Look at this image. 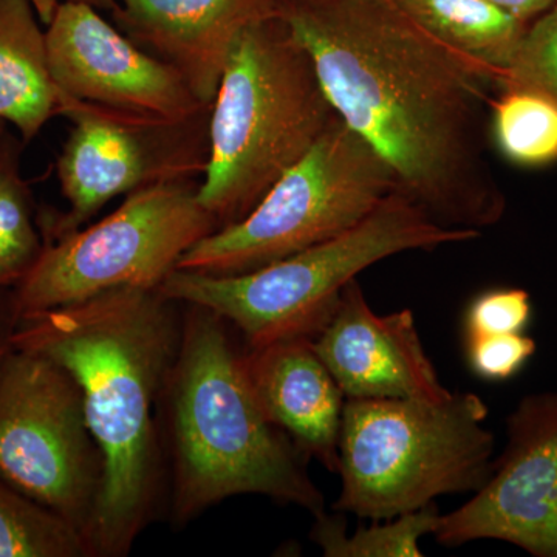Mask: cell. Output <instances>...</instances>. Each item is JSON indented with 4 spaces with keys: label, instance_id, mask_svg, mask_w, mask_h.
I'll return each instance as SVG.
<instances>
[{
    "label": "cell",
    "instance_id": "cell-17",
    "mask_svg": "<svg viewBox=\"0 0 557 557\" xmlns=\"http://www.w3.org/2000/svg\"><path fill=\"white\" fill-rule=\"evenodd\" d=\"M394 2L432 38L474 61L496 81L507 69L530 24L498 9L490 0Z\"/></svg>",
    "mask_w": 557,
    "mask_h": 557
},
{
    "label": "cell",
    "instance_id": "cell-2",
    "mask_svg": "<svg viewBox=\"0 0 557 557\" xmlns=\"http://www.w3.org/2000/svg\"><path fill=\"white\" fill-rule=\"evenodd\" d=\"M177 302L123 288L21 317L13 346L67 370L102 458L89 530L94 557H123L156 512L161 448L156 409L182 336Z\"/></svg>",
    "mask_w": 557,
    "mask_h": 557
},
{
    "label": "cell",
    "instance_id": "cell-15",
    "mask_svg": "<svg viewBox=\"0 0 557 557\" xmlns=\"http://www.w3.org/2000/svg\"><path fill=\"white\" fill-rule=\"evenodd\" d=\"M244 369L260 409L309 460L338 471L346 395L313 339L292 338L244 348Z\"/></svg>",
    "mask_w": 557,
    "mask_h": 557
},
{
    "label": "cell",
    "instance_id": "cell-21",
    "mask_svg": "<svg viewBox=\"0 0 557 557\" xmlns=\"http://www.w3.org/2000/svg\"><path fill=\"white\" fill-rule=\"evenodd\" d=\"M491 134L507 160L541 168L557 161V104L527 90H500L491 106Z\"/></svg>",
    "mask_w": 557,
    "mask_h": 557
},
{
    "label": "cell",
    "instance_id": "cell-6",
    "mask_svg": "<svg viewBox=\"0 0 557 557\" xmlns=\"http://www.w3.org/2000/svg\"><path fill=\"white\" fill-rule=\"evenodd\" d=\"M487 416L471 392H450L442 401L346 399L333 509L387 520L442 496L475 493L493 469Z\"/></svg>",
    "mask_w": 557,
    "mask_h": 557
},
{
    "label": "cell",
    "instance_id": "cell-5",
    "mask_svg": "<svg viewBox=\"0 0 557 557\" xmlns=\"http://www.w3.org/2000/svg\"><path fill=\"white\" fill-rule=\"evenodd\" d=\"M480 236L479 231L440 225L397 188L333 239L237 276L175 270L160 292L177 304L225 319L248 348L282 339H314L335 313L344 288L369 267L401 252L434 251Z\"/></svg>",
    "mask_w": 557,
    "mask_h": 557
},
{
    "label": "cell",
    "instance_id": "cell-10",
    "mask_svg": "<svg viewBox=\"0 0 557 557\" xmlns=\"http://www.w3.org/2000/svg\"><path fill=\"white\" fill-rule=\"evenodd\" d=\"M60 94V91H58ZM60 115L72 124L57 163L67 200L62 214H39L44 240L83 228L109 201L150 186L203 177L208 120L134 115L60 94Z\"/></svg>",
    "mask_w": 557,
    "mask_h": 557
},
{
    "label": "cell",
    "instance_id": "cell-9",
    "mask_svg": "<svg viewBox=\"0 0 557 557\" xmlns=\"http://www.w3.org/2000/svg\"><path fill=\"white\" fill-rule=\"evenodd\" d=\"M0 478L89 541L102 458L83 394L60 364L16 347L0 369Z\"/></svg>",
    "mask_w": 557,
    "mask_h": 557
},
{
    "label": "cell",
    "instance_id": "cell-19",
    "mask_svg": "<svg viewBox=\"0 0 557 557\" xmlns=\"http://www.w3.org/2000/svg\"><path fill=\"white\" fill-rule=\"evenodd\" d=\"M0 557H94V553L78 528L0 478Z\"/></svg>",
    "mask_w": 557,
    "mask_h": 557
},
{
    "label": "cell",
    "instance_id": "cell-28",
    "mask_svg": "<svg viewBox=\"0 0 557 557\" xmlns=\"http://www.w3.org/2000/svg\"><path fill=\"white\" fill-rule=\"evenodd\" d=\"M5 126V121L0 120V139H2L3 135L7 134Z\"/></svg>",
    "mask_w": 557,
    "mask_h": 557
},
{
    "label": "cell",
    "instance_id": "cell-16",
    "mask_svg": "<svg viewBox=\"0 0 557 557\" xmlns=\"http://www.w3.org/2000/svg\"><path fill=\"white\" fill-rule=\"evenodd\" d=\"M40 21L35 0H0V120L20 132L22 143L60 115Z\"/></svg>",
    "mask_w": 557,
    "mask_h": 557
},
{
    "label": "cell",
    "instance_id": "cell-3",
    "mask_svg": "<svg viewBox=\"0 0 557 557\" xmlns=\"http://www.w3.org/2000/svg\"><path fill=\"white\" fill-rule=\"evenodd\" d=\"M188 307L161 395L175 522H189L226 498L247 494L318 518L325 498L307 471L310 460L260 409L231 325L212 311Z\"/></svg>",
    "mask_w": 557,
    "mask_h": 557
},
{
    "label": "cell",
    "instance_id": "cell-22",
    "mask_svg": "<svg viewBox=\"0 0 557 557\" xmlns=\"http://www.w3.org/2000/svg\"><path fill=\"white\" fill-rule=\"evenodd\" d=\"M497 86L498 91H534L557 104V5L527 25Z\"/></svg>",
    "mask_w": 557,
    "mask_h": 557
},
{
    "label": "cell",
    "instance_id": "cell-7",
    "mask_svg": "<svg viewBox=\"0 0 557 557\" xmlns=\"http://www.w3.org/2000/svg\"><path fill=\"white\" fill-rule=\"evenodd\" d=\"M398 188L391 168L339 116L251 212L209 234L177 270L237 276L339 236Z\"/></svg>",
    "mask_w": 557,
    "mask_h": 557
},
{
    "label": "cell",
    "instance_id": "cell-13",
    "mask_svg": "<svg viewBox=\"0 0 557 557\" xmlns=\"http://www.w3.org/2000/svg\"><path fill=\"white\" fill-rule=\"evenodd\" d=\"M313 346L347 399L442 401L450 395L421 343L412 310L376 313L358 278L344 288Z\"/></svg>",
    "mask_w": 557,
    "mask_h": 557
},
{
    "label": "cell",
    "instance_id": "cell-11",
    "mask_svg": "<svg viewBox=\"0 0 557 557\" xmlns=\"http://www.w3.org/2000/svg\"><path fill=\"white\" fill-rule=\"evenodd\" d=\"M474 496L440 516L443 547L500 541L557 557V392L523 397L507 417V443Z\"/></svg>",
    "mask_w": 557,
    "mask_h": 557
},
{
    "label": "cell",
    "instance_id": "cell-4",
    "mask_svg": "<svg viewBox=\"0 0 557 557\" xmlns=\"http://www.w3.org/2000/svg\"><path fill=\"white\" fill-rule=\"evenodd\" d=\"M309 51L277 16L240 33L209 108L199 200L219 230L247 218L336 119Z\"/></svg>",
    "mask_w": 557,
    "mask_h": 557
},
{
    "label": "cell",
    "instance_id": "cell-18",
    "mask_svg": "<svg viewBox=\"0 0 557 557\" xmlns=\"http://www.w3.org/2000/svg\"><path fill=\"white\" fill-rule=\"evenodd\" d=\"M21 141L0 139V288H13L30 273L44 251L42 231L30 189L22 178Z\"/></svg>",
    "mask_w": 557,
    "mask_h": 557
},
{
    "label": "cell",
    "instance_id": "cell-23",
    "mask_svg": "<svg viewBox=\"0 0 557 557\" xmlns=\"http://www.w3.org/2000/svg\"><path fill=\"white\" fill-rule=\"evenodd\" d=\"M533 318L530 293L523 288H494L480 293L465 313V335L525 333Z\"/></svg>",
    "mask_w": 557,
    "mask_h": 557
},
{
    "label": "cell",
    "instance_id": "cell-24",
    "mask_svg": "<svg viewBox=\"0 0 557 557\" xmlns=\"http://www.w3.org/2000/svg\"><path fill=\"white\" fill-rule=\"evenodd\" d=\"M537 344L525 333L468 336L469 369L485 381L515 379L536 355Z\"/></svg>",
    "mask_w": 557,
    "mask_h": 557
},
{
    "label": "cell",
    "instance_id": "cell-25",
    "mask_svg": "<svg viewBox=\"0 0 557 557\" xmlns=\"http://www.w3.org/2000/svg\"><path fill=\"white\" fill-rule=\"evenodd\" d=\"M20 319L21 313L17 310L13 288H0V369L14 348L13 335Z\"/></svg>",
    "mask_w": 557,
    "mask_h": 557
},
{
    "label": "cell",
    "instance_id": "cell-27",
    "mask_svg": "<svg viewBox=\"0 0 557 557\" xmlns=\"http://www.w3.org/2000/svg\"><path fill=\"white\" fill-rule=\"evenodd\" d=\"M58 2L60 0H46L47 5L51 7V9H54ZM75 2L89 3L95 9L108 11V13H112L119 7V0H75Z\"/></svg>",
    "mask_w": 557,
    "mask_h": 557
},
{
    "label": "cell",
    "instance_id": "cell-8",
    "mask_svg": "<svg viewBox=\"0 0 557 557\" xmlns=\"http://www.w3.org/2000/svg\"><path fill=\"white\" fill-rule=\"evenodd\" d=\"M219 230L194 180L132 193L87 228L46 240L16 287L21 317L123 288L160 289L194 245Z\"/></svg>",
    "mask_w": 557,
    "mask_h": 557
},
{
    "label": "cell",
    "instance_id": "cell-14",
    "mask_svg": "<svg viewBox=\"0 0 557 557\" xmlns=\"http://www.w3.org/2000/svg\"><path fill=\"white\" fill-rule=\"evenodd\" d=\"M276 14L277 0H119L110 16L211 106L240 33Z\"/></svg>",
    "mask_w": 557,
    "mask_h": 557
},
{
    "label": "cell",
    "instance_id": "cell-20",
    "mask_svg": "<svg viewBox=\"0 0 557 557\" xmlns=\"http://www.w3.org/2000/svg\"><path fill=\"white\" fill-rule=\"evenodd\" d=\"M344 515L322 512L314 518L311 541L327 557H420L421 539L432 536L440 511L432 504L418 511L387 520H373V525L359 527L347 533Z\"/></svg>",
    "mask_w": 557,
    "mask_h": 557
},
{
    "label": "cell",
    "instance_id": "cell-26",
    "mask_svg": "<svg viewBox=\"0 0 557 557\" xmlns=\"http://www.w3.org/2000/svg\"><path fill=\"white\" fill-rule=\"evenodd\" d=\"M498 9L523 22H531L557 5V0H490Z\"/></svg>",
    "mask_w": 557,
    "mask_h": 557
},
{
    "label": "cell",
    "instance_id": "cell-12",
    "mask_svg": "<svg viewBox=\"0 0 557 557\" xmlns=\"http://www.w3.org/2000/svg\"><path fill=\"white\" fill-rule=\"evenodd\" d=\"M60 94L134 115L190 120L207 113L186 81L127 38L89 3L62 0L46 22Z\"/></svg>",
    "mask_w": 557,
    "mask_h": 557
},
{
    "label": "cell",
    "instance_id": "cell-1",
    "mask_svg": "<svg viewBox=\"0 0 557 557\" xmlns=\"http://www.w3.org/2000/svg\"><path fill=\"white\" fill-rule=\"evenodd\" d=\"M330 104L446 228L482 233L507 211L490 160L497 81L394 0H277Z\"/></svg>",
    "mask_w": 557,
    "mask_h": 557
}]
</instances>
